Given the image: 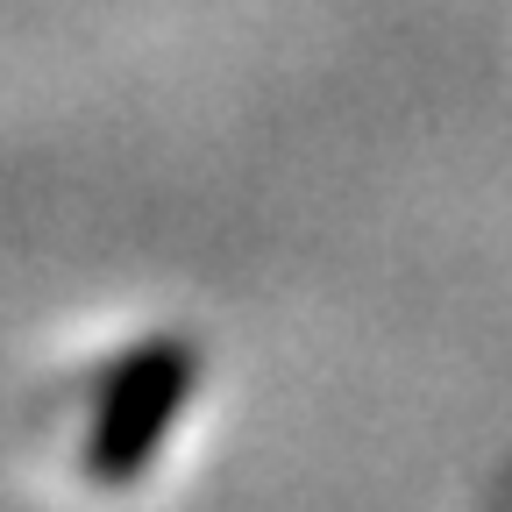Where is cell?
<instances>
[{
  "label": "cell",
  "mask_w": 512,
  "mask_h": 512,
  "mask_svg": "<svg viewBox=\"0 0 512 512\" xmlns=\"http://www.w3.org/2000/svg\"><path fill=\"white\" fill-rule=\"evenodd\" d=\"M192 384H200V349L185 335H150L136 342L93 399V427H86V477L93 484H136L157 448L171 441V427L192 406Z\"/></svg>",
  "instance_id": "obj_1"
}]
</instances>
